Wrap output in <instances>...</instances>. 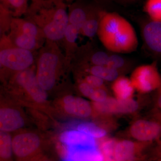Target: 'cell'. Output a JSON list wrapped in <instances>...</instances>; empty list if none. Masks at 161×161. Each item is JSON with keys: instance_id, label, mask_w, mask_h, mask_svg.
<instances>
[{"instance_id": "6da1fadb", "label": "cell", "mask_w": 161, "mask_h": 161, "mask_svg": "<svg viewBox=\"0 0 161 161\" xmlns=\"http://www.w3.org/2000/svg\"><path fill=\"white\" fill-rule=\"evenodd\" d=\"M71 64L58 43L46 40L37 55L35 67L38 82L49 97L67 89L66 79Z\"/></svg>"}, {"instance_id": "7a4b0ae2", "label": "cell", "mask_w": 161, "mask_h": 161, "mask_svg": "<svg viewBox=\"0 0 161 161\" xmlns=\"http://www.w3.org/2000/svg\"><path fill=\"white\" fill-rule=\"evenodd\" d=\"M2 85L6 94L23 108L41 112L53 119L56 117L49 95L37 80L35 65L12 75Z\"/></svg>"}, {"instance_id": "3957f363", "label": "cell", "mask_w": 161, "mask_h": 161, "mask_svg": "<svg viewBox=\"0 0 161 161\" xmlns=\"http://www.w3.org/2000/svg\"><path fill=\"white\" fill-rule=\"evenodd\" d=\"M97 36L110 53H130L138 47V37L134 27L116 13L102 10Z\"/></svg>"}, {"instance_id": "277c9868", "label": "cell", "mask_w": 161, "mask_h": 161, "mask_svg": "<svg viewBox=\"0 0 161 161\" xmlns=\"http://www.w3.org/2000/svg\"><path fill=\"white\" fill-rule=\"evenodd\" d=\"M25 16L39 27L46 41L60 45L69 24L67 3L56 6L48 0L31 3Z\"/></svg>"}, {"instance_id": "5b68a950", "label": "cell", "mask_w": 161, "mask_h": 161, "mask_svg": "<svg viewBox=\"0 0 161 161\" xmlns=\"http://www.w3.org/2000/svg\"><path fill=\"white\" fill-rule=\"evenodd\" d=\"M14 161H39L47 144L44 133L26 128L12 133Z\"/></svg>"}, {"instance_id": "8992f818", "label": "cell", "mask_w": 161, "mask_h": 161, "mask_svg": "<svg viewBox=\"0 0 161 161\" xmlns=\"http://www.w3.org/2000/svg\"><path fill=\"white\" fill-rule=\"evenodd\" d=\"M9 29L8 37L12 43L20 48L35 53L46 41L39 27L27 18H13Z\"/></svg>"}, {"instance_id": "52a82bcc", "label": "cell", "mask_w": 161, "mask_h": 161, "mask_svg": "<svg viewBox=\"0 0 161 161\" xmlns=\"http://www.w3.org/2000/svg\"><path fill=\"white\" fill-rule=\"evenodd\" d=\"M36 56L34 52L15 46L8 36L0 39V61L11 76L34 66Z\"/></svg>"}, {"instance_id": "ba28073f", "label": "cell", "mask_w": 161, "mask_h": 161, "mask_svg": "<svg viewBox=\"0 0 161 161\" xmlns=\"http://www.w3.org/2000/svg\"><path fill=\"white\" fill-rule=\"evenodd\" d=\"M29 123L24 108L12 99L0 86V131L12 133L27 128Z\"/></svg>"}, {"instance_id": "9c48e42d", "label": "cell", "mask_w": 161, "mask_h": 161, "mask_svg": "<svg viewBox=\"0 0 161 161\" xmlns=\"http://www.w3.org/2000/svg\"><path fill=\"white\" fill-rule=\"evenodd\" d=\"M67 89L60 92L52 101L55 115L87 118L92 115L93 107L84 98L69 94Z\"/></svg>"}, {"instance_id": "30bf717a", "label": "cell", "mask_w": 161, "mask_h": 161, "mask_svg": "<svg viewBox=\"0 0 161 161\" xmlns=\"http://www.w3.org/2000/svg\"><path fill=\"white\" fill-rule=\"evenodd\" d=\"M130 80L135 90L147 94L157 91L161 87V75L154 60L150 64L136 67L132 72Z\"/></svg>"}, {"instance_id": "8fae6325", "label": "cell", "mask_w": 161, "mask_h": 161, "mask_svg": "<svg viewBox=\"0 0 161 161\" xmlns=\"http://www.w3.org/2000/svg\"><path fill=\"white\" fill-rule=\"evenodd\" d=\"M139 25L144 48L154 60H161V22L147 16Z\"/></svg>"}, {"instance_id": "7c38bea8", "label": "cell", "mask_w": 161, "mask_h": 161, "mask_svg": "<svg viewBox=\"0 0 161 161\" xmlns=\"http://www.w3.org/2000/svg\"><path fill=\"white\" fill-rule=\"evenodd\" d=\"M130 133L137 140L149 142L161 138V123L153 120L139 119L132 124Z\"/></svg>"}, {"instance_id": "4fadbf2b", "label": "cell", "mask_w": 161, "mask_h": 161, "mask_svg": "<svg viewBox=\"0 0 161 161\" xmlns=\"http://www.w3.org/2000/svg\"><path fill=\"white\" fill-rule=\"evenodd\" d=\"M94 108L99 112L104 113H130L135 112L139 107L138 103L132 98L119 100L108 98L104 101L94 103Z\"/></svg>"}, {"instance_id": "5bb4252c", "label": "cell", "mask_w": 161, "mask_h": 161, "mask_svg": "<svg viewBox=\"0 0 161 161\" xmlns=\"http://www.w3.org/2000/svg\"><path fill=\"white\" fill-rule=\"evenodd\" d=\"M93 3L85 0H77L68 5L69 22L79 31L85 22Z\"/></svg>"}, {"instance_id": "9a60e30c", "label": "cell", "mask_w": 161, "mask_h": 161, "mask_svg": "<svg viewBox=\"0 0 161 161\" xmlns=\"http://www.w3.org/2000/svg\"><path fill=\"white\" fill-rule=\"evenodd\" d=\"M103 156L95 147H67L65 161H103Z\"/></svg>"}, {"instance_id": "2e32d148", "label": "cell", "mask_w": 161, "mask_h": 161, "mask_svg": "<svg viewBox=\"0 0 161 161\" xmlns=\"http://www.w3.org/2000/svg\"><path fill=\"white\" fill-rule=\"evenodd\" d=\"M102 10L99 6L93 4L86 19L80 30V35L91 39L97 35Z\"/></svg>"}, {"instance_id": "e0dca14e", "label": "cell", "mask_w": 161, "mask_h": 161, "mask_svg": "<svg viewBox=\"0 0 161 161\" xmlns=\"http://www.w3.org/2000/svg\"><path fill=\"white\" fill-rule=\"evenodd\" d=\"M79 35V31L73 25L69 24L64 37L60 44V47H63L64 50V52L66 58L71 63L79 47L77 40Z\"/></svg>"}, {"instance_id": "ac0fdd59", "label": "cell", "mask_w": 161, "mask_h": 161, "mask_svg": "<svg viewBox=\"0 0 161 161\" xmlns=\"http://www.w3.org/2000/svg\"><path fill=\"white\" fill-rule=\"evenodd\" d=\"M63 141L67 147H96L95 138L79 130L66 132L63 137Z\"/></svg>"}, {"instance_id": "d6986e66", "label": "cell", "mask_w": 161, "mask_h": 161, "mask_svg": "<svg viewBox=\"0 0 161 161\" xmlns=\"http://www.w3.org/2000/svg\"><path fill=\"white\" fill-rule=\"evenodd\" d=\"M112 88L116 99L125 100L132 98L135 88L130 79L119 76L112 83Z\"/></svg>"}, {"instance_id": "ffe728a7", "label": "cell", "mask_w": 161, "mask_h": 161, "mask_svg": "<svg viewBox=\"0 0 161 161\" xmlns=\"http://www.w3.org/2000/svg\"><path fill=\"white\" fill-rule=\"evenodd\" d=\"M135 146L131 141L117 142L115 148V158L117 161H131L134 157Z\"/></svg>"}, {"instance_id": "44dd1931", "label": "cell", "mask_w": 161, "mask_h": 161, "mask_svg": "<svg viewBox=\"0 0 161 161\" xmlns=\"http://www.w3.org/2000/svg\"><path fill=\"white\" fill-rule=\"evenodd\" d=\"M0 161H14L12 133L0 131Z\"/></svg>"}, {"instance_id": "7402d4cb", "label": "cell", "mask_w": 161, "mask_h": 161, "mask_svg": "<svg viewBox=\"0 0 161 161\" xmlns=\"http://www.w3.org/2000/svg\"><path fill=\"white\" fill-rule=\"evenodd\" d=\"M29 0H0V4L9 9L13 17L25 16L28 10Z\"/></svg>"}, {"instance_id": "603a6c76", "label": "cell", "mask_w": 161, "mask_h": 161, "mask_svg": "<svg viewBox=\"0 0 161 161\" xmlns=\"http://www.w3.org/2000/svg\"><path fill=\"white\" fill-rule=\"evenodd\" d=\"M133 62L131 59L122 56L120 54L109 52L106 65L116 70L119 73L130 68Z\"/></svg>"}, {"instance_id": "cb8c5ba5", "label": "cell", "mask_w": 161, "mask_h": 161, "mask_svg": "<svg viewBox=\"0 0 161 161\" xmlns=\"http://www.w3.org/2000/svg\"><path fill=\"white\" fill-rule=\"evenodd\" d=\"M144 10L150 19L161 22V0H147Z\"/></svg>"}, {"instance_id": "d4e9b609", "label": "cell", "mask_w": 161, "mask_h": 161, "mask_svg": "<svg viewBox=\"0 0 161 161\" xmlns=\"http://www.w3.org/2000/svg\"><path fill=\"white\" fill-rule=\"evenodd\" d=\"M78 130L84 132L94 138H102L105 136L107 132L104 129L92 123H84L78 127Z\"/></svg>"}, {"instance_id": "484cf974", "label": "cell", "mask_w": 161, "mask_h": 161, "mask_svg": "<svg viewBox=\"0 0 161 161\" xmlns=\"http://www.w3.org/2000/svg\"><path fill=\"white\" fill-rule=\"evenodd\" d=\"M117 142L115 140L109 139L105 141L102 145L104 160L105 161H117L115 158V148Z\"/></svg>"}, {"instance_id": "4316f807", "label": "cell", "mask_w": 161, "mask_h": 161, "mask_svg": "<svg viewBox=\"0 0 161 161\" xmlns=\"http://www.w3.org/2000/svg\"><path fill=\"white\" fill-rule=\"evenodd\" d=\"M78 77L82 78L94 88H105V81L98 76L78 72Z\"/></svg>"}, {"instance_id": "83f0119b", "label": "cell", "mask_w": 161, "mask_h": 161, "mask_svg": "<svg viewBox=\"0 0 161 161\" xmlns=\"http://www.w3.org/2000/svg\"><path fill=\"white\" fill-rule=\"evenodd\" d=\"M108 98V95L104 88H98L94 89L89 99L94 103H98L104 101Z\"/></svg>"}, {"instance_id": "f1b7e54d", "label": "cell", "mask_w": 161, "mask_h": 161, "mask_svg": "<svg viewBox=\"0 0 161 161\" xmlns=\"http://www.w3.org/2000/svg\"><path fill=\"white\" fill-rule=\"evenodd\" d=\"M156 91L157 92V94L156 99V105L158 110H161V87Z\"/></svg>"}, {"instance_id": "f546056e", "label": "cell", "mask_w": 161, "mask_h": 161, "mask_svg": "<svg viewBox=\"0 0 161 161\" xmlns=\"http://www.w3.org/2000/svg\"><path fill=\"white\" fill-rule=\"evenodd\" d=\"M153 120L161 123V110H158V111L154 112L153 114Z\"/></svg>"}, {"instance_id": "4dcf8cb0", "label": "cell", "mask_w": 161, "mask_h": 161, "mask_svg": "<svg viewBox=\"0 0 161 161\" xmlns=\"http://www.w3.org/2000/svg\"><path fill=\"white\" fill-rule=\"evenodd\" d=\"M48 1L53 3L56 6H59L66 3L64 2V0H48Z\"/></svg>"}, {"instance_id": "1f68e13d", "label": "cell", "mask_w": 161, "mask_h": 161, "mask_svg": "<svg viewBox=\"0 0 161 161\" xmlns=\"http://www.w3.org/2000/svg\"><path fill=\"white\" fill-rule=\"evenodd\" d=\"M39 161H52L51 160H50L49 159L47 158L46 157H45L43 156V157Z\"/></svg>"}, {"instance_id": "d6a6232c", "label": "cell", "mask_w": 161, "mask_h": 161, "mask_svg": "<svg viewBox=\"0 0 161 161\" xmlns=\"http://www.w3.org/2000/svg\"><path fill=\"white\" fill-rule=\"evenodd\" d=\"M64 1L68 5H69V4H71V3L77 1V0H64Z\"/></svg>"}, {"instance_id": "836d02e7", "label": "cell", "mask_w": 161, "mask_h": 161, "mask_svg": "<svg viewBox=\"0 0 161 161\" xmlns=\"http://www.w3.org/2000/svg\"><path fill=\"white\" fill-rule=\"evenodd\" d=\"M31 3H39L43 2L45 0H31Z\"/></svg>"}, {"instance_id": "e575fe53", "label": "cell", "mask_w": 161, "mask_h": 161, "mask_svg": "<svg viewBox=\"0 0 161 161\" xmlns=\"http://www.w3.org/2000/svg\"><path fill=\"white\" fill-rule=\"evenodd\" d=\"M126 1H128L130 3H134V2H137V1H140V0H126Z\"/></svg>"}, {"instance_id": "d590c367", "label": "cell", "mask_w": 161, "mask_h": 161, "mask_svg": "<svg viewBox=\"0 0 161 161\" xmlns=\"http://www.w3.org/2000/svg\"><path fill=\"white\" fill-rule=\"evenodd\" d=\"M3 6H2V5H1V4H0V11H1V9H2V8H3Z\"/></svg>"}, {"instance_id": "8d00e7d4", "label": "cell", "mask_w": 161, "mask_h": 161, "mask_svg": "<svg viewBox=\"0 0 161 161\" xmlns=\"http://www.w3.org/2000/svg\"><path fill=\"white\" fill-rule=\"evenodd\" d=\"M160 151H161V143H160Z\"/></svg>"}, {"instance_id": "74e56055", "label": "cell", "mask_w": 161, "mask_h": 161, "mask_svg": "<svg viewBox=\"0 0 161 161\" xmlns=\"http://www.w3.org/2000/svg\"></svg>"}]
</instances>
